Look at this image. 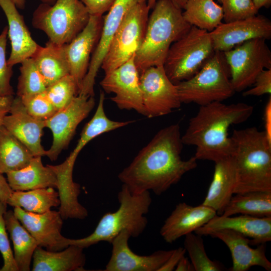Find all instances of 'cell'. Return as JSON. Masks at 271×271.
Wrapping results in <instances>:
<instances>
[{
	"label": "cell",
	"instance_id": "obj_1",
	"mask_svg": "<svg viewBox=\"0 0 271 271\" xmlns=\"http://www.w3.org/2000/svg\"><path fill=\"white\" fill-rule=\"evenodd\" d=\"M183 143L178 123L160 129L118 175L133 194L152 190L161 195L195 169L197 160H183Z\"/></svg>",
	"mask_w": 271,
	"mask_h": 271
},
{
	"label": "cell",
	"instance_id": "obj_2",
	"mask_svg": "<svg viewBox=\"0 0 271 271\" xmlns=\"http://www.w3.org/2000/svg\"><path fill=\"white\" fill-rule=\"evenodd\" d=\"M253 112L252 106L242 102L225 104L217 101L200 106L182 136L183 143L196 147L194 156L197 160L215 163L230 157L229 127L245 121Z\"/></svg>",
	"mask_w": 271,
	"mask_h": 271
},
{
	"label": "cell",
	"instance_id": "obj_3",
	"mask_svg": "<svg viewBox=\"0 0 271 271\" xmlns=\"http://www.w3.org/2000/svg\"><path fill=\"white\" fill-rule=\"evenodd\" d=\"M230 139L236 172L234 194L271 192V142L255 126L233 130Z\"/></svg>",
	"mask_w": 271,
	"mask_h": 271
},
{
	"label": "cell",
	"instance_id": "obj_4",
	"mask_svg": "<svg viewBox=\"0 0 271 271\" xmlns=\"http://www.w3.org/2000/svg\"><path fill=\"white\" fill-rule=\"evenodd\" d=\"M152 10L144 41L134 56L140 74L150 67L163 65L171 46L191 27L184 19L182 10L171 0H157Z\"/></svg>",
	"mask_w": 271,
	"mask_h": 271
},
{
	"label": "cell",
	"instance_id": "obj_5",
	"mask_svg": "<svg viewBox=\"0 0 271 271\" xmlns=\"http://www.w3.org/2000/svg\"><path fill=\"white\" fill-rule=\"evenodd\" d=\"M117 198L119 206L116 211L105 213L89 236L79 239L67 238L66 245H75L84 249L100 241L111 243L123 230H126L130 237H139L148 224L145 215L152 203L150 191L133 194L123 184Z\"/></svg>",
	"mask_w": 271,
	"mask_h": 271
},
{
	"label": "cell",
	"instance_id": "obj_6",
	"mask_svg": "<svg viewBox=\"0 0 271 271\" xmlns=\"http://www.w3.org/2000/svg\"><path fill=\"white\" fill-rule=\"evenodd\" d=\"M181 103L199 106L222 102L235 93L224 52L215 51L192 77L176 84Z\"/></svg>",
	"mask_w": 271,
	"mask_h": 271
},
{
	"label": "cell",
	"instance_id": "obj_7",
	"mask_svg": "<svg viewBox=\"0 0 271 271\" xmlns=\"http://www.w3.org/2000/svg\"><path fill=\"white\" fill-rule=\"evenodd\" d=\"M90 15L80 0H56L42 3L34 11V28L44 32L49 41L60 45L69 43L86 26Z\"/></svg>",
	"mask_w": 271,
	"mask_h": 271
},
{
	"label": "cell",
	"instance_id": "obj_8",
	"mask_svg": "<svg viewBox=\"0 0 271 271\" xmlns=\"http://www.w3.org/2000/svg\"><path fill=\"white\" fill-rule=\"evenodd\" d=\"M210 32L191 26L189 31L170 47L163 65L175 84L195 75L215 52Z\"/></svg>",
	"mask_w": 271,
	"mask_h": 271
},
{
	"label": "cell",
	"instance_id": "obj_9",
	"mask_svg": "<svg viewBox=\"0 0 271 271\" xmlns=\"http://www.w3.org/2000/svg\"><path fill=\"white\" fill-rule=\"evenodd\" d=\"M150 10L147 1L131 7L113 37L101 68L105 74L119 67L140 48L144 41Z\"/></svg>",
	"mask_w": 271,
	"mask_h": 271
},
{
	"label": "cell",
	"instance_id": "obj_10",
	"mask_svg": "<svg viewBox=\"0 0 271 271\" xmlns=\"http://www.w3.org/2000/svg\"><path fill=\"white\" fill-rule=\"evenodd\" d=\"M265 40L252 39L224 52L235 92L252 85L262 71L271 69V52Z\"/></svg>",
	"mask_w": 271,
	"mask_h": 271
},
{
	"label": "cell",
	"instance_id": "obj_11",
	"mask_svg": "<svg viewBox=\"0 0 271 271\" xmlns=\"http://www.w3.org/2000/svg\"><path fill=\"white\" fill-rule=\"evenodd\" d=\"M145 116L168 114L181 105L176 85L168 77L163 65L152 66L140 74Z\"/></svg>",
	"mask_w": 271,
	"mask_h": 271
},
{
	"label": "cell",
	"instance_id": "obj_12",
	"mask_svg": "<svg viewBox=\"0 0 271 271\" xmlns=\"http://www.w3.org/2000/svg\"><path fill=\"white\" fill-rule=\"evenodd\" d=\"M94 96L78 94L65 107L57 111L45 121V127L53 134V142L46 155L51 161H56L61 152L67 147L77 126L93 109Z\"/></svg>",
	"mask_w": 271,
	"mask_h": 271
},
{
	"label": "cell",
	"instance_id": "obj_13",
	"mask_svg": "<svg viewBox=\"0 0 271 271\" xmlns=\"http://www.w3.org/2000/svg\"><path fill=\"white\" fill-rule=\"evenodd\" d=\"M134 56L105 74L100 85L105 92L114 94L110 99L119 109H133L144 115L140 74L134 63Z\"/></svg>",
	"mask_w": 271,
	"mask_h": 271
},
{
	"label": "cell",
	"instance_id": "obj_14",
	"mask_svg": "<svg viewBox=\"0 0 271 271\" xmlns=\"http://www.w3.org/2000/svg\"><path fill=\"white\" fill-rule=\"evenodd\" d=\"M142 1L147 0H116L107 14L103 16L100 38L91 56L88 70L79 94L94 96L95 79L113 37L126 13L134 5Z\"/></svg>",
	"mask_w": 271,
	"mask_h": 271
},
{
	"label": "cell",
	"instance_id": "obj_15",
	"mask_svg": "<svg viewBox=\"0 0 271 271\" xmlns=\"http://www.w3.org/2000/svg\"><path fill=\"white\" fill-rule=\"evenodd\" d=\"M215 51L226 52L246 41L271 38V22L262 15L222 23L210 32Z\"/></svg>",
	"mask_w": 271,
	"mask_h": 271
},
{
	"label": "cell",
	"instance_id": "obj_16",
	"mask_svg": "<svg viewBox=\"0 0 271 271\" xmlns=\"http://www.w3.org/2000/svg\"><path fill=\"white\" fill-rule=\"evenodd\" d=\"M13 212L38 246L50 251L61 250L67 247V238L61 233L63 219L59 211L50 210L43 213H35L14 207Z\"/></svg>",
	"mask_w": 271,
	"mask_h": 271
},
{
	"label": "cell",
	"instance_id": "obj_17",
	"mask_svg": "<svg viewBox=\"0 0 271 271\" xmlns=\"http://www.w3.org/2000/svg\"><path fill=\"white\" fill-rule=\"evenodd\" d=\"M130 237L123 230L113 239L111 255L104 271H158L173 251L160 250L149 255H139L129 248Z\"/></svg>",
	"mask_w": 271,
	"mask_h": 271
},
{
	"label": "cell",
	"instance_id": "obj_18",
	"mask_svg": "<svg viewBox=\"0 0 271 271\" xmlns=\"http://www.w3.org/2000/svg\"><path fill=\"white\" fill-rule=\"evenodd\" d=\"M102 25L103 16H90L85 28L65 45L70 74L74 78L80 89L99 41Z\"/></svg>",
	"mask_w": 271,
	"mask_h": 271
},
{
	"label": "cell",
	"instance_id": "obj_19",
	"mask_svg": "<svg viewBox=\"0 0 271 271\" xmlns=\"http://www.w3.org/2000/svg\"><path fill=\"white\" fill-rule=\"evenodd\" d=\"M222 229L242 234L250 239L251 245L265 244L271 241V217H257L244 214L232 217L217 214L195 233L201 236L209 235L214 231Z\"/></svg>",
	"mask_w": 271,
	"mask_h": 271
},
{
	"label": "cell",
	"instance_id": "obj_20",
	"mask_svg": "<svg viewBox=\"0 0 271 271\" xmlns=\"http://www.w3.org/2000/svg\"><path fill=\"white\" fill-rule=\"evenodd\" d=\"M3 125L32 152L34 156H44L46 151L41 144L45 121L31 116L25 109L21 98L14 97L9 113Z\"/></svg>",
	"mask_w": 271,
	"mask_h": 271
},
{
	"label": "cell",
	"instance_id": "obj_21",
	"mask_svg": "<svg viewBox=\"0 0 271 271\" xmlns=\"http://www.w3.org/2000/svg\"><path fill=\"white\" fill-rule=\"evenodd\" d=\"M216 215L214 210L202 204L193 206L180 203L165 220L160 233L166 242L171 243L195 232Z\"/></svg>",
	"mask_w": 271,
	"mask_h": 271
},
{
	"label": "cell",
	"instance_id": "obj_22",
	"mask_svg": "<svg viewBox=\"0 0 271 271\" xmlns=\"http://www.w3.org/2000/svg\"><path fill=\"white\" fill-rule=\"evenodd\" d=\"M211 237L223 241L229 248L232 257L231 271H246L253 266H259L267 271L271 270V263L265 255V244L251 247L250 240L242 234L228 229L214 231Z\"/></svg>",
	"mask_w": 271,
	"mask_h": 271
},
{
	"label": "cell",
	"instance_id": "obj_23",
	"mask_svg": "<svg viewBox=\"0 0 271 271\" xmlns=\"http://www.w3.org/2000/svg\"><path fill=\"white\" fill-rule=\"evenodd\" d=\"M0 7L8 23V35L11 52L7 62L13 67L32 57L39 45L32 37L23 16L19 13L13 0H0Z\"/></svg>",
	"mask_w": 271,
	"mask_h": 271
},
{
	"label": "cell",
	"instance_id": "obj_24",
	"mask_svg": "<svg viewBox=\"0 0 271 271\" xmlns=\"http://www.w3.org/2000/svg\"><path fill=\"white\" fill-rule=\"evenodd\" d=\"M75 159L68 157L61 164L50 165L57 179L60 204L58 211L63 220L68 218L83 219L88 216V211L78 201L80 185L73 181V170Z\"/></svg>",
	"mask_w": 271,
	"mask_h": 271
},
{
	"label": "cell",
	"instance_id": "obj_25",
	"mask_svg": "<svg viewBox=\"0 0 271 271\" xmlns=\"http://www.w3.org/2000/svg\"><path fill=\"white\" fill-rule=\"evenodd\" d=\"M236 172L234 161L230 156L215 162L213 178L201 204L221 215L234 194Z\"/></svg>",
	"mask_w": 271,
	"mask_h": 271
},
{
	"label": "cell",
	"instance_id": "obj_26",
	"mask_svg": "<svg viewBox=\"0 0 271 271\" xmlns=\"http://www.w3.org/2000/svg\"><path fill=\"white\" fill-rule=\"evenodd\" d=\"M33 259V271L84 270L86 262L83 248L75 245L59 251L45 250L38 246Z\"/></svg>",
	"mask_w": 271,
	"mask_h": 271
},
{
	"label": "cell",
	"instance_id": "obj_27",
	"mask_svg": "<svg viewBox=\"0 0 271 271\" xmlns=\"http://www.w3.org/2000/svg\"><path fill=\"white\" fill-rule=\"evenodd\" d=\"M41 157L34 156L24 168L6 174L8 182L14 191L56 188V176L49 165H43Z\"/></svg>",
	"mask_w": 271,
	"mask_h": 271
},
{
	"label": "cell",
	"instance_id": "obj_28",
	"mask_svg": "<svg viewBox=\"0 0 271 271\" xmlns=\"http://www.w3.org/2000/svg\"><path fill=\"white\" fill-rule=\"evenodd\" d=\"M65 45H60L48 41L43 47L39 45L31 57L47 87L70 74Z\"/></svg>",
	"mask_w": 271,
	"mask_h": 271
},
{
	"label": "cell",
	"instance_id": "obj_29",
	"mask_svg": "<svg viewBox=\"0 0 271 271\" xmlns=\"http://www.w3.org/2000/svg\"><path fill=\"white\" fill-rule=\"evenodd\" d=\"M4 219L13 244V255L18 270L29 271L38 243L15 217L13 210L7 211Z\"/></svg>",
	"mask_w": 271,
	"mask_h": 271
},
{
	"label": "cell",
	"instance_id": "obj_30",
	"mask_svg": "<svg viewBox=\"0 0 271 271\" xmlns=\"http://www.w3.org/2000/svg\"><path fill=\"white\" fill-rule=\"evenodd\" d=\"M30 150L3 125L0 126V173L7 174L27 166L34 157Z\"/></svg>",
	"mask_w": 271,
	"mask_h": 271
},
{
	"label": "cell",
	"instance_id": "obj_31",
	"mask_svg": "<svg viewBox=\"0 0 271 271\" xmlns=\"http://www.w3.org/2000/svg\"><path fill=\"white\" fill-rule=\"evenodd\" d=\"M225 207L222 215L236 214L257 217H271V192L254 191L235 194Z\"/></svg>",
	"mask_w": 271,
	"mask_h": 271
},
{
	"label": "cell",
	"instance_id": "obj_32",
	"mask_svg": "<svg viewBox=\"0 0 271 271\" xmlns=\"http://www.w3.org/2000/svg\"><path fill=\"white\" fill-rule=\"evenodd\" d=\"M182 15L186 22L208 32L222 23V8L214 0H187Z\"/></svg>",
	"mask_w": 271,
	"mask_h": 271
},
{
	"label": "cell",
	"instance_id": "obj_33",
	"mask_svg": "<svg viewBox=\"0 0 271 271\" xmlns=\"http://www.w3.org/2000/svg\"><path fill=\"white\" fill-rule=\"evenodd\" d=\"M13 207L35 213H43L60 206L59 194L54 187L13 191L7 202Z\"/></svg>",
	"mask_w": 271,
	"mask_h": 271
},
{
	"label": "cell",
	"instance_id": "obj_34",
	"mask_svg": "<svg viewBox=\"0 0 271 271\" xmlns=\"http://www.w3.org/2000/svg\"><path fill=\"white\" fill-rule=\"evenodd\" d=\"M104 100V92L101 91L95 112L84 127L75 149L69 155L71 158L76 159L83 148L95 138L134 122V120L118 121L109 119L105 112Z\"/></svg>",
	"mask_w": 271,
	"mask_h": 271
},
{
	"label": "cell",
	"instance_id": "obj_35",
	"mask_svg": "<svg viewBox=\"0 0 271 271\" xmlns=\"http://www.w3.org/2000/svg\"><path fill=\"white\" fill-rule=\"evenodd\" d=\"M20 64L17 96L23 97L44 92L46 84L33 59H26Z\"/></svg>",
	"mask_w": 271,
	"mask_h": 271
},
{
	"label": "cell",
	"instance_id": "obj_36",
	"mask_svg": "<svg viewBox=\"0 0 271 271\" xmlns=\"http://www.w3.org/2000/svg\"><path fill=\"white\" fill-rule=\"evenodd\" d=\"M184 248L188 252L194 271H220L223 266L208 256L201 235L193 232L185 235Z\"/></svg>",
	"mask_w": 271,
	"mask_h": 271
},
{
	"label": "cell",
	"instance_id": "obj_37",
	"mask_svg": "<svg viewBox=\"0 0 271 271\" xmlns=\"http://www.w3.org/2000/svg\"><path fill=\"white\" fill-rule=\"evenodd\" d=\"M79 91L76 81L69 74L47 86L44 92L58 111L69 104Z\"/></svg>",
	"mask_w": 271,
	"mask_h": 271
},
{
	"label": "cell",
	"instance_id": "obj_38",
	"mask_svg": "<svg viewBox=\"0 0 271 271\" xmlns=\"http://www.w3.org/2000/svg\"><path fill=\"white\" fill-rule=\"evenodd\" d=\"M20 98L27 111L38 119L45 121L57 111L44 92Z\"/></svg>",
	"mask_w": 271,
	"mask_h": 271
},
{
	"label": "cell",
	"instance_id": "obj_39",
	"mask_svg": "<svg viewBox=\"0 0 271 271\" xmlns=\"http://www.w3.org/2000/svg\"><path fill=\"white\" fill-rule=\"evenodd\" d=\"M224 23L246 19L256 15L258 11L252 0H221Z\"/></svg>",
	"mask_w": 271,
	"mask_h": 271
},
{
	"label": "cell",
	"instance_id": "obj_40",
	"mask_svg": "<svg viewBox=\"0 0 271 271\" xmlns=\"http://www.w3.org/2000/svg\"><path fill=\"white\" fill-rule=\"evenodd\" d=\"M8 27L6 26L0 34V95L12 96L14 92L11 84L13 67L8 64L6 49L8 37Z\"/></svg>",
	"mask_w": 271,
	"mask_h": 271
},
{
	"label": "cell",
	"instance_id": "obj_41",
	"mask_svg": "<svg viewBox=\"0 0 271 271\" xmlns=\"http://www.w3.org/2000/svg\"><path fill=\"white\" fill-rule=\"evenodd\" d=\"M7 205L6 203L0 201V252L4 260L0 271H19L11 247L4 219Z\"/></svg>",
	"mask_w": 271,
	"mask_h": 271
},
{
	"label": "cell",
	"instance_id": "obj_42",
	"mask_svg": "<svg viewBox=\"0 0 271 271\" xmlns=\"http://www.w3.org/2000/svg\"><path fill=\"white\" fill-rule=\"evenodd\" d=\"M253 87L243 92L244 96H261L271 94V69H264L256 77Z\"/></svg>",
	"mask_w": 271,
	"mask_h": 271
},
{
	"label": "cell",
	"instance_id": "obj_43",
	"mask_svg": "<svg viewBox=\"0 0 271 271\" xmlns=\"http://www.w3.org/2000/svg\"><path fill=\"white\" fill-rule=\"evenodd\" d=\"M86 8L90 16H103L116 0H80Z\"/></svg>",
	"mask_w": 271,
	"mask_h": 271
},
{
	"label": "cell",
	"instance_id": "obj_44",
	"mask_svg": "<svg viewBox=\"0 0 271 271\" xmlns=\"http://www.w3.org/2000/svg\"><path fill=\"white\" fill-rule=\"evenodd\" d=\"M186 252V251L184 247H179L173 249L171 255L159 269L158 271H172L174 270L179 260L185 255Z\"/></svg>",
	"mask_w": 271,
	"mask_h": 271
},
{
	"label": "cell",
	"instance_id": "obj_45",
	"mask_svg": "<svg viewBox=\"0 0 271 271\" xmlns=\"http://www.w3.org/2000/svg\"><path fill=\"white\" fill-rule=\"evenodd\" d=\"M264 132L269 140L271 142V98L267 100L264 110Z\"/></svg>",
	"mask_w": 271,
	"mask_h": 271
},
{
	"label": "cell",
	"instance_id": "obj_46",
	"mask_svg": "<svg viewBox=\"0 0 271 271\" xmlns=\"http://www.w3.org/2000/svg\"><path fill=\"white\" fill-rule=\"evenodd\" d=\"M14 95H0V126L3 125L5 117L9 113Z\"/></svg>",
	"mask_w": 271,
	"mask_h": 271
},
{
	"label": "cell",
	"instance_id": "obj_47",
	"mask_svg": "<svg viewBox=\"0 0 271 271\" xmlns=\"http://www.w3.org/2000/svg\"><path fill=\"white\" fill-rule=\"evenodd\" d=\"M13 191L7 179L0 173V201L7 203Z\"/></svg>",
	"mask_w": 271,
	"mask_h": 271
},
{
	"label": "cell",
	"instance_id": "obj_48",
	"mask_svg": "<svg viewBox=\"0 0 271 271\" xmlns=\"http://www.w3.org/2000/svg\"><path fill=\"white\" fill-rule=\"evenodd\" d=\"M175 270L176 271H194L191 262L185 255L179 260Z\"/></svg>",
	"mask_w": 271,
	"mask_h": 271
},
{
	"label": "cell",
	"instance_id": "obj_49",
	"mask_svg": "<svg viewBox=\"0 0 271 271\" xmlns=\"http://www.w3.org/2000/svg\"><path fill=\"white\" fill-rule=\"evenodd\" d=\"M252 2L257 11L262 7L268 8L271 4V0H252Z\"/></svg>",
	"mask_w": 271,
	"mask_h": 271
},
{
	"label": "cell",
	"instance_id": "obj_50",
	"mask_svg": "<svg viewBox=\"0 0 271 271\" xmlns=\"http://www.w3.org/2000/svg\"><path fill=\"white\" fill-rule=\"evenodd\" d=\"M173 4L178 8L184 9L187 0H171Z\"/></svg>",
	"mask_w": 271,
	"mask_h": 271
},
{
	"label": "cell",
	"instance_id": "obj_51",
	"mask_svg": "<svg viewBox=\"0 0 271 271\" xmlns=\"http://www.w3.org/2000/svg\"><path fill=\"white\" fill-rule=\"evenodd\" d=\"M17 8L21 10L25 9L26 6V0H13Z\"/></svg>",
	"mask_w": 271,
	"mask_h": 271
},
{
	"label": "cell",
	"instance_id": "obj_52",
	"mask_svg": "<svg viewBox=\"0 0 271 271\" xmlns=\"http://www.w3.org/2000/svg\"><path fill=\"white\" fill-rule=\"evenodd\" d=\"M157 1V0H147V5L150 8V10L154 8Z\"/></svg>",
	"mask_w": 271,
	"mask_h": 271
},
{
	"label": "cell",
	"instance_id": "obj_53",
	"mask_svg": "<svg viewBox=\"0 0 271 271\" xmlns=\"http://www.w3.org/2000/svg\"><path fill=\"white\" fill-rule=\"evenodd\" d=\"M42 3L48 4L49 5H53L56 2V0H39Z\"/></svg>",
	"mask_w": 271,
	"mask_h": 271
},
{
	"label": "cell",
	"instance_id": "obj_54",
	"mask_svg": "<svg viewBox=\"0 0 271 271\" xmlns=\"http://www.w3.org/2000/svg\"><path fill=\"white\" fill-rule=\"evenodd\" d=\"M217 1L219 3H221V0H217Z\"/></svg>",
	"mask_w": 271,
	"mask_h": 271
}]
</instances>
